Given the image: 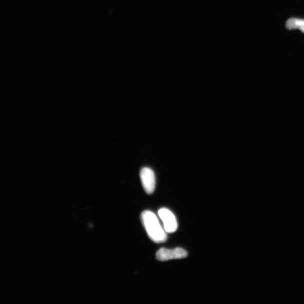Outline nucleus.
Listing matches in <instances>:
<instances>
[{
  "label": "nucleus",
  "mask_w": 304,
  "mask_h": 304,
  "mask_svg": "<svg viewBox=\"0 0 304 304\" xmlns=\"http://www.w3.org/2000/svg\"><path fill=\"white\" fill-rule=\"evenodd\" d=\"M188 256V253L181 248L166 249L162 248L156 254V259L160 261H167L175 259H181Z\"/></svg>",
  "instance_id": "2"
},
{
  "label": "nucleus",
  "mask_w": 304,
  "mask_h": 304,
  "mask_svg": "<svg viewBox=\"0 0 304 304\" xmlns=\"http://www.w3.org/2000/svg\"><path fill=\"white\" fill-rule=\"evenodd\" d=\"M285 26L288 30L299 29L304 33V20L296 18H290Z\"/></svg>",
  "instance_id": "5"
},
{
  "label": "nucleus",
  "mask_w": 304,
  "mask_h": 304,
  "mask_svg": "<svg viewBox=\"0 0 304 304\" xmlns=\"http://www.w3.org/2000/svg\"><path fill=\"white\" fill-rule=\"evenodd\" d=\"M141 219L149 237L154 242L161 243L166 242V232L163 229L157 217L150 211H144Z\"/></svg>",
  "instance_id": "1"
},
{
  "label": "nucleus",
  "mask_w": 304,
  "mask_h": 304,
  "mask_svg": "<svg viewBox=\"0 0 304 304\" xmlns=\"http://www.w3.org/2000/svg\"><path fill=\"white\" fill-rule=\"evenodd\" d=\"M140 176L145 192L148 194H152L156 188V177L153 171L148 167H144L140 171Z\"/></svg>",
  "instance_id": "4"
},
{
  "label": "nucleus",
  "mask_w": 304,
  "mask_h": 304,
  "mask_svg": "<svg viewBox=\"0 0 304 304\" xmlns=\"http://www.w3.org/2000/svg\"><path fill=\"white\" fill-rule=\"evenodd\" d=\"M158 215L163 222L166 232L168 233L175 232L178 229V225L173 213L166 208H162L158 211Z\"/></svg>",
  "instance_id": "3"
}]
</instances>
